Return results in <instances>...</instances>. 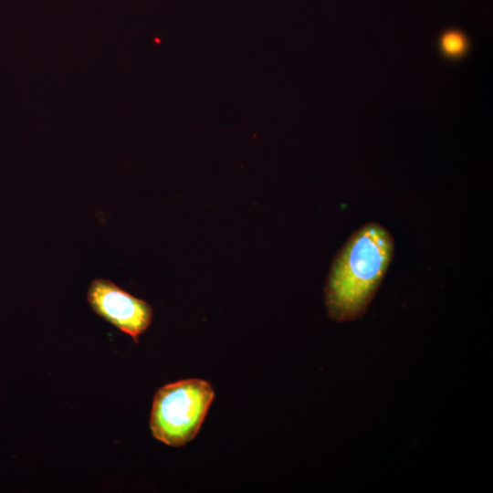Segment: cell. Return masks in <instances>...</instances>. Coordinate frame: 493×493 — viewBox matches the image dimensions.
Returning a JSON list of instances; mask_svg holds the SVG:
<instances>
[{"mask_svg": "<svg viewBox=\"0 0 493 493\" xmlns=\"http://www.w3.org/2000/svg\"><path fill=\"white\" fill-rule=\"evenodd\" d=\"M87 300L92 310L137 343L139 336L151 325L152 308L115 283L105 278L91 281Z\"/></svg>", "mask_w": 493, "mask_h": 493, "instance_id": "3", "label": "cell"}, {"mask_svg": "<svg viewBox=\"0 0 493 493\" xmlns=\"http://www.w3.org/2000/svg\"><path fill=\"white\" fill-rule=\"evenodd\" d=\"M465 47V37L459 32L450 31L446 33L442 37V47L448 55H459L464 51Z\"/></svg>", "mask_w": 493, "mask_h": 493, "instance_id": "4", "label": "cell"}, {"mask_svg": "<svg viewBox=\"0 0 493 493\" xmlns=\"http://www.w3.org/2000/svg\"><path fill=\"white\" fill-rule=\"evenodd\" d=\"M394 241L381 224L356 230L336 254L324 287L328 316L336 322L362 317L393 257Z\"/></svg>", "mask_w": 493, "mask_h": 493, "instance_id": "1", "label": "cell"}, {"mask_svg": "<svg viewBox=\"0 0 493 493\" xmlns=\"http://www.w3.org/2000/svg\"><path fill=\"white\" fill-rule=\"evenodd\" d=\"M214 398L211 383L203 379H184L161 387L152 405V435L170 446L186 445L198 434Z\"/></svg>", "mask_w": 493, "mask_h": 493, "instance_id": "2", "label": "cell"}]
</instances>
